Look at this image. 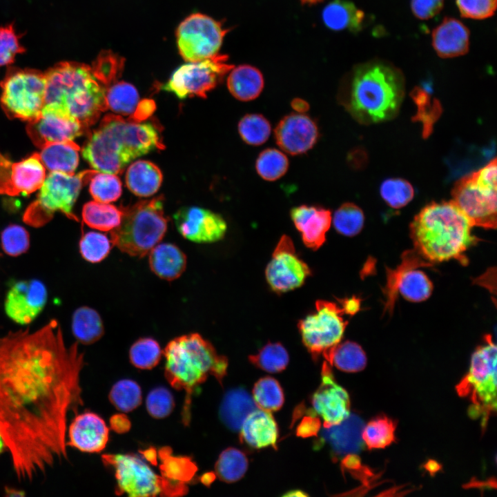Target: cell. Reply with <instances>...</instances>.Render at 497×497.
Masks as SVG:
<instances>
[{
	"instance_id": "cell-1",
	"label": "cell",
	"mask_w": 497,
	"mask_h": 497,
	"mask_svg": "<svg viewBox=\"0 0 497 497\" xmlns=\"http://www.w3.org/2000/svg\"><path fill=\"white\" fill-rule=\"evenodd\" d=\"M84 364L78 342L67 345L55 319L0 337V436L19 481L68 459V417L84 405Z\"/></svg>"
},
{
	"instance_id": "cell-2",
	"label": "cell",
	"mask_w": 497,
	"mask_h": 497,
	"mask_svg": "<svg viewBox=\"0 0 497 497\" xmlns=\"http://www.w3.org/2000/svg\"><path fill=\"white\" fill-rule=\"evenodd\" d=\"M163 148L157 128L151 123L108 114L90 135L81 153L94 170L117 174L132 160Z\"/></svg>"
},
{
	"instance_id": "cell-3",
	"label": "cell",
	"mask_w": 497,
	"mask_h": 497,
	"mask_svg": "<svg viewBox=\"0 0 497 497\" xmlns=\"http://www.w3.org/2000/svg\"><path fill=\"white\" fill-rule=\"evenodd\" d=\"M473 226L452 200L435 202L414 217L410 235L414 250L430 264L453 259L464 262L465 253L478 240L471 234Z\"/></svg>"
},
{
	"instance_id": "cell-4",
	"label": "cell",
	"mask_w": 497,
	"mask_h": 497,
	"mask_svg": "<svg viewBox=\"0 0 497 497\" xmlns=\"http://www.w3.org/2000/svg\"><path fill=\"white\" fill-rule=\"evenodd\" d=\"M405 95L401 71L381 61H371L355 67L342 103L360 123L384 121L396 115Z\"/></svg>"
},
{
	"instance_id": "cell-5",
	"label": "cell",
	"mask_w": 497,
	"mask_h": 497,
	"mask_svg": "<svg viewBox=\"0 0 497 497\" xmlns=\"http://www.w3.org/2000/svg\"><path fill=\"white\" fill-rule=\"evenodd\" d=\"M163 355L166 380L173 388L185 392L182 420L184 425L188 426L193 393L209 376L222 384L226 374L228 360L219 355L212 344L197 333L171 340Z\"/></svg>"
},
{
	"instance_id": "cell-6",
	"label": "cell",
	"mask_w": 497,
	"mask_h": 497,
	"mask_svg": "<svg viewBox=\"0 0 497 497\" xmlns=\"http://www.w3.org/2000/svg\"><path fill=\"white\" fill-rule=\"evenodd\" d=\"M45 104H59L75 117L86 130L108 108L102 82L92 66L61 61L45 72Z\"/></svg>"
},
{
	"instance_id": "cell-7",
	"label": "cell",
	"mask_w": 497,
	"mask_h": 497,
	"mask_svg": "<svg viewBox=\"0 0 497 497\" xmlns=\"http://www.w3.org/2000/svg\"><path fill=\"white\" fill-rule=\"evenodd\" d=\"M119 225L111 231L113 246L133 257L146 255L165 235L168 220L162 196L122 208Z\"/></svg>"
},
{
	"instance_id": "cell-8",
	"label": "cell",
	"mask_w": 497,
	"mask_h": 497,
	"mask_svg": "<svg viewBox=\"0 0 497 497\" xmlns=\"http://www.w3.org/2000/svg\"><path fill=\"white\" fill-rule=\"evenodd\" d=\"M97 172L95 170H86L77 174L50 172L39 188L36 199L25 211L23 222L31 226L40 227L50 221L56 212L78 221L73 213L75 203L81 188Z\"/></svg>"
},
{
	"instance_id": "cell-9",
	"label": "cell",
	"mask_w": 497,
	"mask_h": 497,
	"mask_svg": "<svg viewBox=\"0 0 497 497\" xmlns=\"http://www.w3.org/2000/svg\"><path fill=\"white\" fill-rule=\"evenodd\" d=\"M459 396L468 398L472 405L469 414L481 418L485 427L489 416L496 411V346L490 335L474 352L469 370L456 386Z\"/></svg>"
},
{
	"instance_id": "cell-10",
	"label": "cell",
	"mask_w": 497,
	"mask_h": 497,
	"mask_svg": "<svg viewBox=\"0 0 497 497\" xmlns=\"http://www.w3.org/2000/svg\"><path fill=\"white\" fill-rule=\"evenodd\" d=\"M103 462L116 478V494L133 497L181 496L186 493L184 483L161 476L142 458L133 454H104Z\"/></svg>"
},
{
	"instance_id": "cell-11",
	"label": "cell",
	"mask_w": 497,
	"mask_h": 497,
	"mask_svg": "<svg viewBox=\"0 0 497 497\" xmlns=\"http://www.w3.org/2000/svg\"><path fill=\"white\" fill-rule=\"evenodd\" d=\"M494 159L481 169L460 179L452 191V201L474 226L496 227L497 170Z\"/></svg>"
},
{
	"instance_id": "cell-12",
	"label": "cell",
	"mask_w": 497,
	"mask_h": 497,
	"mask_svg": "<svg viewBox=\"0 0 497 497\" xmlns=\"http://www.w3.org/2000/svg\"><path fill=\"white\" fill-rule=\"evenodd\" d=\"M0 86L1 106L8 117L28 122L40 115L45 105V72L10 66Z\"/></svg>"
},
{
	"instance_id": "cell-13",
	"label": "cell",
	"mask_w": 497,
	"mask_h": 497,
	"mask_svg": "<svg viewBox=\"0 0 497 497\" xmlns=\"http://www.w3.org/2000/svg\"><path fill=\"white\" fill-rule=\"evenodd\" d=\"M338 301L340 304L317 300L315 311L298 322L302 342L315 360L322 356L329 363L331 353L340 342L348 324L344 318L348 314Z\"/></svg>"
},
{
	"instance_id": "cell-14",
	"label": "cell",
	"mask_w": 497,
	"mask_h": 497,
	"mask_svg": "<svg viewBox=\"0 0 497 497\" xmlns=\"http://www.w3.org/2000/svg\"><path fill=\"white\" fill-rule=\"evenodd\" d=\"M233 67L228 63L226 55L218 53L202 60L188 61L177 68L161 89L179 99L194 96L205 98Z\"/></svg>"
},
{
	"instance_id": "cell-15",
	"label": "cell",
	"mask_w": 497,
	"mask_h": 497,
	"mask_svg": "<svg viewBox=\"0 0 497 497\" xmlns=\"http://www.w3.org/2000/svg\"><path fill=\"white\" fill-rule=\"evenodd\" d=\"M226 32L221 23L213 18L201 13L192 14L177 29L179 52L186 61L211 57L218 53Z\"/></svg>"
},
{
	"instance_id": "cell-16",
	"label": "cell",
	"mask_w": 497,
	"mask_h": 497,
	"mask_svg": "<svg viewBox=\"0 0 497 497\" xmlns=\"http://www.w3.org/2000/svg\"><path fill=\"white\" fill-rule=\"evenodd\" d=\"M430 264L414 249L403 254L402 262L397 269L388 271L386 290L387 303L391 308L398 291L404 298L413 302H422L430 297L433 291L432 282L423 271L417 269L419 266Z\"/></svg>"
},
{
	"instance_id": "cell-17",
	"label": "cell",
	"mask_w": 497,
	"mask_h": 497,
	"mask_svg": "<svg viewBox=\"0 0 497 497\" xmlns=\"http://www.w3.org/2000/svg\"><path fill=\"white\" fill-rule=\"evenodd\" d=\"M311 273L309 266L296 254L290 237L282 235L265 270L271 289L277 293L290 291L302 286Z\"/></svg>"
},
{
	"instance_id": "cell-18",
	"label": "cell",
	"mask_w": 497,
	"mask_h": 497,
	"mask_svg": "<svg viewBox=\"0 0 497 497\" xmlns=\"http://www.w3.org/2000/svg\"><path fill=\"white\" fill-rule=\"evenodd\" d=\"M84 130L75 117L55 103L46 104L40 115L26 126L28 135L39 148L54 142L73 140Z\"/></svg>"
},
{
	"instance_id": "cell-19",
	"label": "cell",
	"mask_w": 497,
	"mask_h": 497,
	"mask_svg": "<svg viewBox=\"0 0 497 497\" xmlns=\"http://www.w3.org/2000/svg\"><path fill=\"white\" fill-rule=\"evenodd\" d=\"M47 300L48 291L41 280H14L10 282L4 310L11 320L20 325H27L42 312Z\"/></svg>"
},
{
	"instance_id": "cell-20",
	"label": "cell",
	"mask_w": 497,
	"mask_h": 497,
	"mask_svg": "<svg viewBox=\"0 0 497 497\" xmlns=\"http://www.w3.org/2000/svg\"><path fill=\"white\" fill-rule=\"evenodd\" d=\"M45 177L39 153L14 162L0 152V194L28 196L39 189Z\"/></svg>"
},
{
	"instance_id": "cell-21",
	"label": "cell",
	"mask_w": 497,
	"mask_h": 497,
	"mask_svg": "<svg viewBox=\"0 0 497 497\" xmlns=\"http://www.w3.org/2000/svg\"><path fill=\"white\" fill-rule=\"evenodd\" d=\"M173 220L181 235L195 243L220 241L227 230L222 215L199 206L182 207L175 213Z\"/></svg>"
},
{
	"instance_id": "cell-22",
	"label": "cell",
	"mask_w": 497,
	"mask_h": 497,
	"mask_svg": "<svg viewBox=\"0 0 497 497\" xmlns=\"http://www.w3.org/2000/svg\"><path fill=\"white\" fill-rule=\"evenodd\" d=\"M322 382L311 397L315 414L323 420L329 428L344 420L350 415V400L347 391L335 381L330 364L324 361L322 368Z\"/></svg>"
},
{
	"instance_id": "cell-23",
	"label": "cell",
	"mask_w": 497,
	"mask_h": 497,
	"mask_svg": "<svg viewBox=\"0 0 497 497\" xmlns=\"http://www.w3.org/2000/svg\"><path fill=\"white\" fill-rule=\"evenodd\" d=\"M274 133L280 148L293 155H301L311 149L319 136L315 122L303 113H291L284 117Z\"/></svg>"
},
{
	"instance_id": "cell-24",
	"label": "cell",
	"mask_w": 497,
	"mask_h": 497,
	"mask_svg": "<svg viewBox=\"0 0 497 497\" xmlns=\"http://www.w3.org/2000/svg\"><path fill=\"white\" fill-rule=\"evenodd\" d=\"M67 430V447H72L82 452L99 453L108 441V427L104 419L93 412L76 415Z\"/></svg>"
},
{
	"instance_id": "cell-25",
	"label": "cell",
	"mask_w": 497,
	"mask_h": 497,
	"mask_svg": "<svg viewBox=\"0 0 497 497\" xmlns=\"http://www.w3.org/2000/svg\"><path fill=\"white\" fill-rule=\"evenodd\" d=\"M291 217L306 247L317 250L323 245L332 220L329 209L301 205L291 209Z\"/></svg>"
},
{
	"instance_id": "cell-26",
	"label": "cell",
	"mask_w": 497,
	"mask_h": 497,
	"mask_svg": "<svg viewBox=\"0 0 497 497\" xmlns=\"http://www.w3.org/2000/svg\"><path fill=\"white\" fill-rule=\"evenodd\" d=\"M469 36L468 28L460 21L445 17L432 32V46L441 58L462 56L469 51Z\"/></svg>"
},
{
	"instance_id": "cell-27",
	"label": "cell",
	"mask_w": 497,
	"mask_h": 497,
	"mask_svg": "<svg viewBox=\"0 0 497 497\" xmlns=\"http://www.w3.org/2000/svg\"><path fill=\"white\" fill-rule=\"evenodd\" d=\"M277 437L278 428L272 414L259 408L247 416L240 429V441L253 449L275 448Z\"/></svg>"
},
{
	"instance_id": "cell-28",
	"label": "cell",
	"mask_w": 497,
	"mask_h": 497,
	"mask_svg": "<svg viewBox=\"0 0 497 497\" xmlns=\"http://www.w3.org/2000/svg\"><path fill=\"white\" fill-rule=\"evenodd\" d=\"M363 421L358 416L350 414L340 424L324 427L322 438L336 455L358 453L363 447Z\"/></svg>"
},
{
	"instance_id": "cell-29",
	"label": "cell",
	"mask_w": 497,
	"mask_h": 497,
	"mask_svg": "<svg viewBox=\"0 0 497 497\" xmlns=\"http://www.w3.org/2000/svg\"><path fill=\"white\" fill-rule=\"evenodd\" d=\"M151 271L161 279L172 281L179 277L186 267V256L175 244H157L149 252Z\"/></svg>"
},
{
	"instance_id": "cell-30",
	"label": "cell",
	"mask_w": 497,
	"mask_h": 497,
	"mask_svg": "<svg viewBox=\"0 0 497 497\" xmlns=\"http://www.w3.org/2000/svg\"><path fill=\"white\" fill-rule=\"evenodd\" d=\"M253 397L242 387L228 390L224 396L219 415L222 422L232 431H240L247 416L257 409Z\"/></svg>"
},
{
	"instance_id": "cell-31",
	"label": "cell",
	"mask_w": 497,
	"mask_h": 497,
	"mask_svg": "<svg viewBox=\"0 0 497 497\" xmlns=\"http://www.w3.org/2000/svg\"><path fill=\"white\" fill-rule=\"evenodd\" d=\"M324 25L335 31L348 30L356 32L361 30L364 13L353 3L347 0H333L322 10Z\"/></svg>"
},
{
	"instance_id": "cell-32",
	"label": "cell",
	"mask_w": 497,
	"mask_h": 497,
	"mask_svg": "<svg viewBox=\"0 0 497 497\" xmlns=\"http://www.w3.org/2000/svg\"><path fill=\"white\" fill-rule=\"evenodd\" d=\"M264 78L257 68L243 64L233 67L227 78V87L237 99L248 101L256 99L264 88Z\"/></svg>"
},
{
	"instance_id": "cell-33",
	"label": "cell",
	"mask_w": 497,
	"mask_h": 497,
	"mask_svg": "<svg viewBox=\"0 0 497 497\" xmlns=\"http://www.w3.org/2000/svg\"><path fill=\"white\" fill-rule=\"evenodd\" d=\"M41 149L40 159L47 170L75 173L79 164L80 148L73 140L51 143Z\"/></svg>"
},
{
	"instance_id": "cell-34",
	"label": "cell",
	"mask_w": 497,
	"mask_h": 497,
	"mask_svg": "<svg viewBox=\"0 0 497 497\" xmlns=\"http://www.w3.org/2000/svg\"><path fill=\"white\" fill-rule=\"evenodd\" d=\"M163 175L155 164L146 160L133 162L127 169L126 184L128 189L139 197H149L161 186Z\"/></svg>"
},
{
	"instance_id": "cell-35",
	"label": "cell",
	"mask_w": 497,
	"mask_h": 497,
	"mask_svg": "<svg viewBox=\"0 0 497 497\" xmlns=\"http://www.w3.org/2000/svg\"><path fill=\"white\" fill-rule=\"evenodd\" d=\"M72 331L78 343L93 344L104 334L102 319L95 309L81 306L72 314Z\"/></svg>"
},
{
	"instance_id": "cell-36",
	"label": "cell",
	"mask_w": 497,
	"mask_h": 497,
	"mask_svg": "<svg viewBox=\"0 0 497 497\" xmlns=\"http://www.w3.org/2000/svg\"><path fill=\"white\" fill-rule=\"evenodd\" d=\"M122 215L121 208L97 201L86 203L81 212L83 222L87 226L102 231H111L117 227Z\"/></svg>"
},
{
	"instance_id": "cell-37",
	"label": "cell",
	"mask_w": 497,
	"mask_h": 497,
	"mask_svg": "<svg viewBox=\"0 0 497 497\" xmlns=\"http://www.w3.org/2000/svg\"><path fill=\"white\" fill-rule=\"evenodd\" d=\"M396 422L385 415L371 420L362 432V440L369 449H382L395 441Z\"/></svg>"
},
{
	"instance_id": "cell-38",
	"label": "cell",
	"mask_w": 497,
	"mask_h": 497,
	"mask_svg": "<svg viewBox=\"0 0 497 497\" xmlns=\"http://www.w3.org/2000/svg\"><path fill=\"white\" fill-rule=\"evenodd\" d=\"M338 369L346 372H358L364 369L367 356L356 342L345 341L338 343L333 350L329 362Z\"/></svg>"
},
{
	"instance_id": "cell-39",
	"label": "cell",
	"mask_w": 497,
	"mask_h": 497,
	"mask_svg": "<svg viewBox=\"0 0 497 497\" xmlns=\"http://www.w3.org/2000/svg\"><path fill=\"white\" fill-rule=\"evenodd\" d=\"M248 465V459L244 452L236 448L229 447L219 456L215 469L220 480L226 483H233L244 476Z\"/></svg>"
},
{
	"instance_id": "cell-40",
	"label": "cell",
	"mask_w": 497,
	"mask_h": 497,
	"mask_svg": "<svg viewBox=\"0 0 497 497\" xmlns=\"http://www.w3.org/2000/svg\"><path fill=\"white\" fill-rule=\"evenodd\" d=\"M106 99L113 112L127 115L133 114L139 103V94L134 86L125 81L112 84L106 90Z\"/></svg>"
},
{
	"instance_id": "cell-41",
	"label": "cell",
	"mask_w": 497,
	"mask_h": 497,
	"mask_svg": "<svg viewBox=\"0 0 497 497\" xmlns=\"http://www.w3.org/2000/svg\"><path fill=\"white\" fill-rule=\"evenodd\" d=\"M253 398L259 409L269 412L279 410L284 400L280 384L269 376L262 378L255 383Z\"/></svg>"
},
{
	"instance_id": "cell-42",
	"label": "cell",
	"mask_w": 497,
	"mask_h": 497,
	"mask_svg": "<svg viewBox=\"0 0 497 497\" xmlns=\"http://www.w3.org/2000/svg\"><path fill=\"white\" fill-rule=\"evenodd\" d=\"M249 361L257 368L269 373H278L286 367L289 357L284 347L280 342H269L254 355Z\"/></svg>"
},
{
	"instance_id": "cell-43",
	"label": "cell",
	"mask_w": 497,
	"mask_h": 497,
	"mask_svg": "<svg viewBox=\"0 0 497 497\" xmlns=\"http://www.w3.org/2000/svg\"><path fill=\"white\" fill-rule=\"evenodd\" d=\"M108 398L117 409L123 412H130L141 405L142 390L135 381L124 379L113 386Z\"/></svg>"
},
{
	"instance_id": "cell-44",
	"label": "cell",
	"mask_w": 497,
	"mask_h": 497,
	"mask_svg": "<svg viewBox=\"0 0 497 497\" xmlns=\"http://www.w3.org/2000/svg\"><path fill=\"white\" fill-rule=\"evenodd\" d=\"M163 351L157 340L152 338H141L129 350L131 364L139 369H151L160 361Z\"/></svg>"
},
{
	"instance_id": "cell-45",
	"label": "cell",
	"mask_w": 497,
	"mask_h": 497,
	"mask_svg": "<svg viewBox=\"0 0 497 497\" xmlns=\"http://www.w3.org/2000/svg\"><path fill=\"white\" fill-rule=\"evenodd\" d=\"M289 168L287 157L275 148L262 151L255 163L258 175L266 181H275L282 177Z\"/></svg>"
},
{
	"instance_id": "cell-46",
	"label": "cell",
	"mask_w": 497,
	"mask_h": 497,
	"mask_svg": "<svg viewBox=\"0 0 497 497\" xmlns=\"http://www.w3.org/2000/svg\"><path fill=\"white\" fill-rule=\"evenodd\" d=\"M271 130L269 121L260 114H247L238 124L241 138L245 143L253 146L264 144L269 139Z\"/></svg>"
},
{
	"instance_id": "cell-47",
	"label": "cell",
	"mask_w": 497,
	"mask_h": 497,
	"mask_svg": "<svg viewBox=\"0 0 497 497\" xmlns=\"http://www.w3.org/2000/svg\"><path fill=\"white\" fill-rule=\"evenodd\" d=\"M90 181L89 191L95 201L109 203L121 195V182L116 174L97 172Z\"/></svg>"
},
{
	"instance_id": "cell-48",
	"label": "cell",
	"mask_w": 497,
	"mask_h": 497,
	"mask_svg": "<svg viewBox=\"0 0 497 497\" xmlns=\"http://www.w3.org/2000/svg\"><path fill=\"white\" fill-rule=\"evenodd\" d=\"M364 216L362 211L353 203L342 204L334 213L333 224L339 233L348 237L358 234L363 228Z\"/></svg>"
},
{
	"instance_id": "cell-49",
	"label": "cell",
	"mask_w": 497,
	"mask_h": 497,
	"mask_svg": "<svg viewBox=\"0 0 497 497\" xmlns=\"http://www.w3.org/2000/svg\"><path fill=\"white\" fill-rule=\"evenodd\" d=\"M113 242L105 234L89 231L84 233L79 242L81 257L90 263H98L109 254Z\"/></svg>"
},
{
	"instance_id": "cell-50",
	"label": "cell",
	"mask_w": 497,
	"mask_h": 497,
	"mask_svg": "<svg viewBox=\"0 0 497 497\" xmlns=\"http://www.w3.org/2000/svg\"><path fill=\"white\" fill-rule=\"evenodd\" d=\"M380 195L390 206L400 208L407 205L413 197L412 186L402 179H388L380 186Z\"/></svg>"
},
{
	"instance_id": "cell-51",
	"label": "cell",
	"mask_w": 497,
	"mask_h": 497,
	"mask_svg": "<svg viewBox=\"0 0 497 497\" xmlns=\"http://www.w3.org/2000/svg\"><path fill=\"white\" fill-rule=\"evenodd\" d=\"M30 235L19 224H10L1 233V246L4 253L17 257L27 252L30 247Z\"/></svg>"
},
{
	"instance_id": "cell-52",
	"label": "cell",
	"mask_w": 497,
	"mask_h": 497,
	"mask_svg": "<svg viewBox=\"0 0 497 497\" xmlns=\"http://www.w3.org/2000/svg\"><path fill=\"white\" fill-rule=\"evenodd\" d=\"M21 36L16 32L12 23L0 26V68L10 66L16 56L26 51L20 43Z\"/></svg>"
},
{
	"instance_id": "cell-53",
	"label": "cell",
	"mask_w": 497,
	"mask_h": 497,
	"mask_svg": "<svg viewBox=\"0 0 497 497\" xmlns=\"http://www.w3.org/2000/svg\"><path fill=\"white\" fill-rule=\"evenodd\" d=\"M162 458L163 476L173 480L180 483L189 480L196 471L195 464L187 458L173 456L166 450L162 454Z\"/></svg>"
},
{
	"instance_id": "cell-54",
	"label": "cell",
	"mask_w": 497,
	"mask_h": 497,
	"mask_svg": "<svg viewBox=\"0 0 497 497\" xmlns=\"http://www.w3.org/2000/svg\"><path fill=\"white\" fill-rule=\"evenodd\" d=\"M411 95L418 106L416 117L422 122L425 136H427L433 124L440 115V106L436 100L431 102L430 96L420 88H415Z\"/></svg>"
},
{
	"instance_id": "cell-55",
	"label": "cell",
	"mask_w": 497,
	"mask_h": 497,
	"mask_svg": "<svg viewBox=\"0 0 497 497\" xmlns=\"http://www.w3.org/2000/svg\"><path fill=\"white\" fill-rule=\"evenodd\" d=\"M146 406L152 417L162 419L171 413L175 407V401L168 389L159 387L149 392L146 397Z\"/></svg>"
},
{
	"instance_id": "cell-56",
	"label": "cell",
	"mask_w": 497,
	"mask_h": 497,
	"mask_svg": "<svg viewBox=\"0 0 497 497\" xmlns=\"http://www.w3.org/2000/svg\"><path fill=\"white\" fill-rule=\"evenodd\" d=\"M456 5L462 17L480 20L494 14L497 0H456Z\"/></svg>"
},
{
	"instance_id": "cell-57",
	"label": "cell",
	"mask_w": 497,
	"mask_h": 497,
	"mask_svg": "<svg viewBox=\"0 0 497 497\" xmlns=\"http://www.w3.org/2000/svg\"><path fill=\"white\" fill-rule=\"evenodd\" d=\"M444 6V0H411V9L419 19L427 20L438 14Z\"/></svg>"
},
{
	"instance_id": "cell-58",
	"label": "cell",
	"mask_w": 497,
	"mask_h": 497,
	"mask_svg": "<svg viewBox=\"0 0 497 497\" xmlns=\"http://www.w3.org/2000/svg\"><path fill=\"white\" fill-rule=\"evenodd\" d=\"M320 428V421L315 416L311 414L305 417L297 428V435L308 437L315 435Z\"/></svg>"
},
{
	"instance_id": "cell-59",
	"label": "cell",
	"mask_w": 497,
	"mask_h": 497,
	"mask_svg": "<svg viewBox=\"0 0 497 497\" xmlns=\"http://www.w3.org/2000/svg\"><path fill=\"white\" fill-rule=\"evenodd\" d=\"M155 110V104L153 100L143 99L139 101L133 113V117H130L129 119L135 121L141 122L150 117Z\"/></svg>"
},
{
	"instance_id": "cell-60",
	"label": "cell",
	"mask_w": 497,
	"mask_h": 497,
	"mask_svg": "<svg viewBox=\"0 0 497 497\" xmlns=\"http://www.w3.org/2000/svg\"><path fill=\"white\" fill-rule=\"evenodd\" d=\"M112 429L118 433L128 431L130 427V422L128 417L124 414H117L110 419Z\"/></svg>"
},
{
	"instance_id": "cell-61",
	"label": "cell",
	"mask_w": 497,
	"mask_h": 497,
	"mask_svg": "<svg viewBox=\"0 0 497 497\" xmlns=\"http://www.w3.org/2000/svg\"><path fill=\"white\" fill-rule=\"evenodd\" d=\"M291 107L298 113H304L309 109V104L302 99H293L291 103Z\"/></svg>"
},
{
	"instance_id": "cell-62",
	"label": "cell",
	"mask_w": 497,
	"mask_h": 497,
	"mask_svg": "<svg viewBox=\"0 0 497 497\" xmlns=\"http://www.w3.org/2000/svg\"><path fill=\"white\" fill-rule=\"evenodd\" d=\"M284 496H306V494H305L304 493H303V492L301 491H298V490H297V491H290L289 493L286 494Z\"/></svg>"
},
{
	"instance_id": "cell-63",
	"label": "cell",
	"mask_w": 497,
	"mask_h": 497,
	"mask_svg": "<svg viewBox=\"0 0 497 497\" xmlns=\"http://www.w3.org/2000/svg\"><path fill=\"white\" fill-rule=\"evenodd\" d=\"M323 0H300L302 3L304 4H314L320 2Z\"/></svg>"
},
{
	"instance_id": "cell-64",
	"label": "cell",
	"mask_w": 497,
	"mask_h": 497,
	"mask_svg": "<svg viewBox=\"0 0 497 497\" xmlns=\"http://www.w3.org/2000/svg\"><path fill=\"white\" fill-rule=\"evenodd\" d=\"M6 449V445L0 436V455Z\"/></svg>"
}]
</instances>
